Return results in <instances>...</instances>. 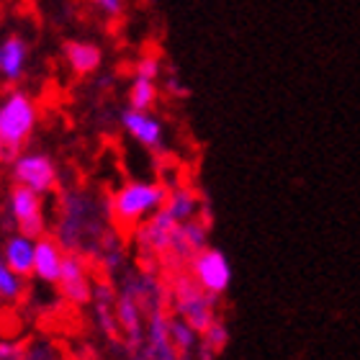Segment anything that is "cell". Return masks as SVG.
I'll return each mask as SVG.
<instances>
[{
	"label": "cell",
	"mask_w": 360,
	"mask_h": 360,
	"mask_svg": "<svg viewBox=\"0 0 360 360\" xmlns=\"http://www.w3.org/2000/svg\"><path fill=\"white\" fill-rule=\"evenodd\" d=\"M54 240L68 252L83 255L103 240V226L98 219V206L83 191H70L62 195L60 219L54 226Z\"/></svg>",
	"instance_id": "obj_1"
},
{
	"label": "cell",
	"mask_w": 360,
	"mask_h": 360,
	"mask_svg": "<svg viewBox=\"0 0 360 360\" xmlns=\"http://www.w3.org/2000/svg\"><path fill=\"white\" fill-rule=\"evenodd\" d=\"M39 121V108L26 90H11L0 101V162L11 165L23 152Z\"/></svg>",
	"instance_id": "obj_2"
},
{
	"label": "cell",
	"mask_w": 360,
	"mask_h": 360,
	"mask_svg": "<svg viewBox=\"0 0 360 360\" xmlns=\"http://www.w3.org/2000/svg\"><path fill=\"white\" fill-rule=\"evenodd\" d=\"M167 201V188L150 180H131L108 198V217L124 229H136Z\"/></svg>",
	"instance_id": "obj_3"
},
{
	"label": "cell",
	"mask_w": 360,
	"mask_h": 360,
	"mask_svg": "<svg viewBox=\"0 0 360 360\" xmlns=\"http://www.w3.org/2000/svg\"><path fill=\"white\" fill-rule=\"evenodd\" d=\"M8 167H11V178H13L15 186L29 188V191H34L39 195L52 193L57 188V180H60L57 165H54V160L46 152L23 150Z\"/></svg>",
	"instance_id": "obj_4"
},
{
	"label": "cell",
	"mask_w": 360,
	"mask_h": 360,
	"mask_svg": "<svg viewBox=\"0 0 360 360\" xmlns=\"http://www.w3.org/2000/svg\"><path fill=\"white\" fill-rule=\"evenodd\" d=\"M191 278L209 296H224L232 285V265L221 250L203 248L191 257Z\"/></svg>",
	"instance_id": "obj_5"
},
{
	"label": "cell",
	"mask_w": 360,
	"mask_h": 360,
	"mask_svg": "<svg viewBox=\"0 0 360 360\" xmlns=\"http://www.w3.org/2000/svg\"><path fill=\"white\" fill-rule=\"evenodd\" d=\"M8 214L13 219L15 229L26 234V237H31V240H39V237L46 234L44 195L13 183V188L8 191Z\"/></svg>",
	"instance_id": "obj_6"
},
{
	"label": "cell",
	"mask_w": 360,
	"mask_h": 360,
	"mask_svg": "<svg viewBox=\"0 0 360 360\" xmlns=\"http://www.w3.org/2000/svg\"><path fill=\"white\" fill-rule=\"evenodd\" d=\"M175 314L178 319L188 322L198 335H201L206 327H209L214 319H217V307H214V296H209L206 291H201L195 285L193 278H186V281H178L175 285Z\"/></svg>",
	"instance_id": "obj_7"
},
{
	"label": "cell",
	"mask_w": 360,
	"mask_h": 360,
	"mask_svg": "<svg viewBox=\"0 0 360 360\" xmlns=\"http://www.w3.org/2000/svg\"><path fill=\"white\" fill-rule=\"evenodd\" d=\"M180 237V224L165 209H160L155 217H150L144 224L136 226V248L144 255H160V252H175Z\"/></svg>",
	"instance_id": "obj_8"
},
{
	"label": "cell",
	"mask_w": 360,
	"mask_h": 360,
	"mask_svg": "<svg viewBox=\"0 0 360 360\" xmlns=\"http://www.w3.org/2000/svg\"><path fill=\"white\" fill-rule=\"evenodd\" d=\"M62 299L70 301L72 307H85L93 299V278H90V268L85 263L83 255L77 252H68L65 265H62L60 281H57Z\"/></svg>",
	"instance_id": "obj_9"
},
{
	"label": "cell",
	"mask_w": 360,
	"mask_h": 360,
	"mask_svg": "<svg viewBox=\"0 0 360 360\" xmlns=\"http://www.w3.org/2000/svg\"><path fill=\"white\" fill-rule=\"evenodd\" d=\"M121 127H124V131H127L136 144L150 147V150H160L162 142H165V127H162V121L152 111H134V108H127V111L121 113Z\"/></svg>",
	"instance_id": "obj_10"
},
{
	"label": "cell",
	"mask_w": 360,
	"mask_h": 360,
	"mask_svg": "<svg viewBox=\"0 0 360 360\" xmlns=\"http://www.w3.org/2000/svg\"><path fill=\"white\" fill-rule=\"evenodd\" d=\"M65 257H68V250L62 248L54 237H49V234L39 237L37 245H34V270H31V276L39 278L46 285H57Z\"/></svg>",
	"instance_id": "obj_11"
},
{
	"label": "cell",
	"mask_w": 360,
	"mask_h": 360,
	"mask_svg": "<svg viewBox=\"0 0 360 360\" xmlns=\"http://www.w3.org/2000/svg\"><path fill=\"white\" fill-rule=\"evenodd\" d=\"M144 360H183L170 340V316L165 311H152L144 332Z\"/></svg>",
	"instance_id": "obj_12"
},
{
	"label": "cell",
	"mask_w": 360,
	"mask_h": 360,
	"mask_svg": "<svg viewBox=\"0 0 360 360\" xmlns=\"http://www.w3.org/2000/svg\"><path fill=\"white\" fill-rule=\"evenodd\" d=\"M26 65H29V44L15 34L3 39L0 41V77L8 83H15L23 77Z\"/></svg>",
	"instance_id": "obj_13"
},
{
	"label": "cell",
	"mask_w": 360,
	"mask_h": 360,
	"mask_svg": "<svg viewBox=\"0 0 360 360\" xmlns=\"http://www.w3.org/2000/svg\"><path fill=\"white\" fill-rule=\"evenodd\" d=\"M34 245H37V240H31V237H26V234L15 232L6 240V245H3V255L0 257H3V263L11 265L18 276L29 278L31 270H34Z\"/></svg>",
	"instance_id": "obj_14"
},
{
	"label": "cell",
	"mask_w": 360,
	"mask_h": 360,
	"mask_svg": "<svg viewBox=\"0 0 360 360\" xmlns=\"http://www.w3.org/2000/svg\"><path fill=\"white\" fill-rule=\"evenodd\" d=\"M65 60H68L70 70L75 75H93L103 62V52L93 41H68L65 44Z\"/></svg>",
	"instance_id": "obj_15"
},
{
	"label": "cell",
	"mask_w": 360,
	"mask_h": 360,
	"mask_svg": "<svg viewBox=\"0 0 360 360\" xmlns=\"http://www.w3.org/2000/svg\"><path fill=\"white\" fill-rule=\"evenodd\" d=\"M116 324L127 332L131 342H142V304L127 291H121V296H116Z\"/></svg>",
	"instance_id": "obj_16"
},
{
	"label": "cell",
	"mask_w": 360,
	"mask_h": 360,
	"mask_svg": "<svg viewBox=\"0 0 360 360\" xmlns=\"http://www.w3.org/2000/svg\"><path fill=\"white\" fill-rule=\"evenodd\" d=\"M198 206H201L198 195H195L193 191H188V188H180V191L167 193V201H165V206H162V209H165L167 214L178 221V224H186V221L195 219V214H198Z\"/></svg>",
	"instance_id": "obj_17"
},
{
	"label": "cell",
	"mask_w": 360,
	"mask_h": 360,
	"mask_svg": "<svg viewBox=\"0 0 360 360\" xmlns=\"http://www.w3.org/2000/svg\"><path fill=\"white\" fill-rule=\"evenodd\" d=\"M158 80L134 75V80L129 85V108H134V111H152L155 103H158Z\"/></svg>",
	"instance_id": "obj_18"
},
{
	"label": "cell",
	"mask_w": 360,
	"mask_h": 360,
	"mask_svg": "<svg viewBox=\"0 0 360 360\" xmlns=\"http://www.w3.org/2000/svg\"><path fill=\"white\" fill-rule=\"evenodd\" d=\"M226 340H229V332H226V324L221 319H214V322L206 327V330L198 335V355L203 360H211L214 355H219L224 350Z\"/></svg>",
	"instance_id": "obj_19"
},
{
	"label": "cell",
	"mask_w": 360,
	"mask_h": 360,
	"mask_svg": "<svg viewBox=\"0 0 360 360\" xmlns=\"http://www.w3.org/2000/svg\"><path fill=\"white\" fill-rule=\"evenodd\" d=\"M206 240H209V229L198 219H191L186 224H180L178 255H193V252L206 248Z\"/></svg>",
	"instance_id": "obj_20"
},
{
	"label": "cell",
	"mask_w": 360,
	"mask_h": 360,
	"mask_svg": "<svg viewBox=\"0 0 360 360\" xmlns=\"http://www.w3.org/2000/svg\"><path fill=\"white\" fill-rule=\"evenodd\" d=\"M23 291H26V278L18 276L11 265L3 263L0 257V304H18L23 299Z\"/></svg>",
	"instance_id": "obj_21"
},
{
	"label": "cell",
	"mask_w": 360,
	"mask_h": 360,
	"mask_svg": "<svg viewBox=\"0 0 360 360\" xmlns=\"http://www.w3.org/2000/svg\"><path fill=\"white\" fill-rule=\"evenodd\" d=\"M90 301L96 304V319L101 322V327L111 332V327L116 324V296H113V291L105 285H98V288H93Z\"/></svg>",
	"instance_id": "obj_22"
},
{
	"label": "cell",
	"mask_w": 360,
	"mask_h": 360,
	"mask_svg": "<svg viewBox=\"0 0 360 360\" xmlns=\"http://www.w3.org/2000/svg\"><path fill=\"white\" fill-rule=\"evenodd\" d=\"M170 340H173L175 350H178L183 358H188V355L198 347V332H195L188 322L178 319V316L170 319Z\"/></svg>",
	"instance_id": "obj_23"
},
{
	"label": "cell",
	"mask_w": 360,
	"mask_h": 360,
	"mask_svg": "<svg viewBox=\"0 0 360 360\" xmlns=\"http://www.w3.org/2000/svg\"><path fill=\"white\" fill-rule=\"evenodd\" d=\"M160 72H162V65H160V57H155V54H147V57H142V60L136 62L134 75L150 77V80H158Z\"/></svg>",
	"instance_id": "obj_24"
},
{
	"label": "cell",
	"mask_w": 360,
	"mask_h": 360,
	"mask_svg": "<svg viewBox=\"0 0 360 360\" xmlns=\"http://www.w3.org/2000/svg\"><path fill=\"white\" fill-rule=\"evenodd\" d=\"M0 360H26V345L18 340H0Z\"/></svg>",
	"instance_id": "obj_25"
},
{
	"label": "cell",
	"mask_w": 360,
	"mask_h": 360,
	"mask_svg": "<svg viewBox=\"0 0 360 360\" xmlns=\"http://www.w3.org/2000/svg\"><path fill=\"white\" fill-rule=\"evenodd\" d=\"M90 3L103 18H119L124 13V0H90Z\"/></svg>",
	"instance_id": "obj_26"
}]
</instances>
